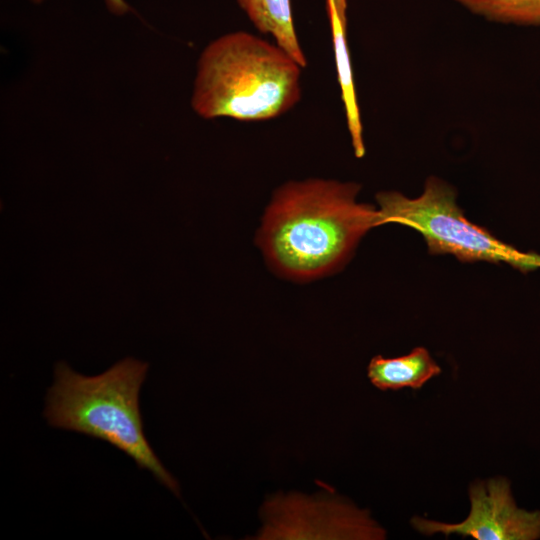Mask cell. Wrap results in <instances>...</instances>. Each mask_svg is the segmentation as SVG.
<instances>
[{"instance_id":"6da1fadb","label":"cell","mask_w":540,"mask_h":540,"mask_svg":"<svg viewBox=\"0 0 540 540\" xmlns=\"http://www.w3.org/2000/svg\"><path fill=\"white\" fill-rule=\"evenodd\" d=\"M352 182L308 179L277 189L265 213L261 247L276 269L294 279L325 275L347 260L379 226L375 207L358 203Z\"/></svg>"},{"instance_id":"7a4b0ae2","label":"cell","mask_w":540,"mask_h":540,"mask_svg":"<svg viewBox=\"0 0 540 540\" xmlns=\"http://www.w3.org/2000/svg\"><path fill=\"white\" fill-rule=\"evenodd\" d=\"M303 67L282 47L246 31L221 35L202 51L191 105L204 119L255 122L291 110Z\"/></svg>"},{"instance_id":"3957f363","label":"cell","mask_w":540,"mask_h":540,"mask_svg":"<svg viewBox=\"0 0 540 540\" xmlns=\"http://www.w3.org/2000/svg\"><path fill=\"white\" fill-rule=\"evenodd\" d=\"M148 364L125 358L100 375L85 376L65 362L54 369L44 416L52 427L105 441L179 497V486L149 445L143 431L139 392Z\"/></svg>"},{"instance_id":"277c9868","label":"cell","mask_w":540,"mask_h":540,"mask_svg":"<svg viewBox=\"0 0 540 540\" xmlns=\"http://www.w3.org/2000/svg\"><path fill=\"white\" fill-rule=\"evenodd\" d=\"M379 226L397 223L419 232L431 254H451L463 262L506 263L527 273L540 268V254L523 252L465 218L456 203L455 190L431 176L417 198L396 191L376 196Z\"/></svg>"},{"instance_id":"5b68a950","label":"cell","mask_w":540,"mask_h":540,"mask_svg":"<svg viewBox=\"0 0 540 540\" xmlns=\"http://www.w3.org/2000/svg\"><path fill=\"white\" fill-rule=\"evenodd\" d=\"M470 512L460 523L450 524L413 517L411 523L420 533H441L477 540H536L540 538V510L519 508L510 482L502 477L476 481L469 489Z\"/></svg>"},{"instance_id":"8992f818","label":"cell","mask_w":540,"mask_h":540,"mask_svg":"<svg viewBox=\"0 0 540 540\" xmlns=\"http://www.w3.org/2000/svg\"><path fill=\"white\" fill-rule=\"evenodd\" d=\"M325 6L330 25L337 79L344 105L347 128L354 154L357 158H362L365 155L366 149L363 139L360 108L356 96L351 60L347 46V24L341 19L334 0H325Z\"/></svg>"},{"instance_id":"52a82bcc","label":"cell","mask_w":540,"mask_h":540,"mask_svg":"<svg viewBox=\"0 0 540 540\" xmlns=\"http://www.w3.org/2000/svg\"><path fill=\"white\" fill-rule=\"evenodd\" d=\"M367 373L371 383L381 390L416 389L440 374L441 368L427 349L417 347L409 354L396 358L375 356L368 365Z\"/></svg>"},{"instance_id":"ba28073f","label":"cell","mask_w":540,"mask_h":540,"mask_svg":"<svg viewBox=\"0 0 540 540\" xmlns=\"http://www.w3.org/2000/svg\"><path fill=\"white\" fill-rule=\"evenodd\" d=\"M254 27L271 36L303 68L307 59L299 42L291 0H235Z\"/></svg>"},{"instance_id":"9c48e42d","label":"cell","mask_w":540,"mask_h":540,"mask_svg":"<svg viewBox=\"0 0 540 540\" xmlns=\"http://www.w3.org/2000/svg\"><path fill=\"white\" fill-rule=\"evenodd\" d=\"M489 21L540 26V0H454Z\"/></svg>"},{"instance_id":"30bf717a","label":"cell","mask_w":540,"mask_h":540,"mask_svg":"<svg viewBox=\"0 0 540 540\" xmlns=\"http://www.w3.org/2000/svg\"><path fill=\"white\" fill-rule=\"evenodd\" d=\"M108 10L116 15H123L130 10L125 0H104Z\"/></svg>"},{"instance_id":"8fae6325","label":"cell","mask_w":540,"mask_h":540,"mask_svg":"<svg viewBox=\"0 0 540 540\" xmlns=\"http://www.w3.org/2000/svg\"><path fill=\"white\" fill-rule=\"evenodd\" d=\"M338 13L344 23L347 24V0H334Z\"/></svg>"},{"instance_id":"7c38bea8","label":"cell","mask_w":540,"mask_h":540,"mask_svg":"<svg viewBox=\"0 0 540 540\" xmlns=\"http://www.w3.org/2000/svg\"><path fill=\"white\" fill-rule=\"evenodd\" d=\"M33 3L35 4H40L42 3L44 0H31Z\"/></svg>"}]
</instances>
